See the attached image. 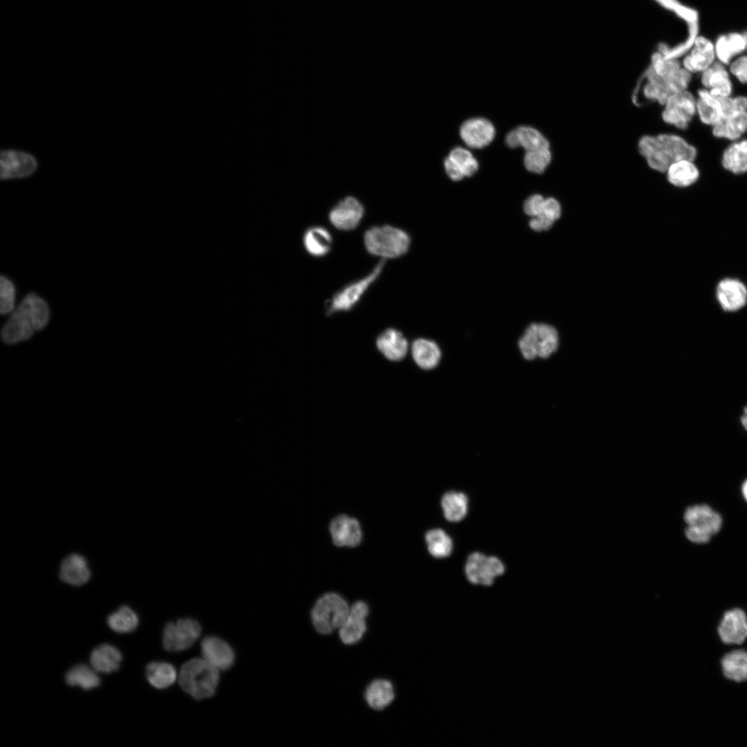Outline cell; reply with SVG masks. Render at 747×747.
Returning <instances> with one entry per match:
<instances>
[{"label":"cell","mask_w":747,"mask_h":747,"mask_svg":"<svg viewBox=\"0 0 747 747\" xmlns=\"http://www.w3.org/2000/svg\"><path fill=\"white\" fill-rule=\"evenodd\" d=\"M50 317L46 302L35 293L27 295L13 310L1 329V338L8 344L25 341L46 326Z\"/></svg>","instance_id":"1"},{"label":"cell","mask_w":747,"mask_h":747,"mask_svg":"<svg viewBox=\"0 0 747 747\" xmlns=\"http://www.w3.org/2000/svg\"><path fill=\"white\" fill-rule=\"evenodd\" d=\"M638 149L649 166L665 172L674 163L681 160H693L696 149L680 136L660 134L656 136H643L638 142Z\"/></svg>","instance_id":"2"},{"label":"cell","mask_w":747,"mask_h":747,"mask_svg":"<svg viewBox=\"0 0 747 747\" xmlns=\"http://www.w3.org/2000/svg\"><path fill=\"white\" fill-rule=\"evenodd\" d=\"M690 79V72L681 67L662 76L649 69L635 89L632 100L636 105L653 101L665 104L672 95L685 91Z\"/></svg>","instance_id":"3"},{"label":"cell","mask_w":747,"mask_h":747,"mask_svg":"<svg viewBox=\"0 0 747 747\" xmlns=\"http://www.w3.org/2000/svg\"><path fill=\"white\" fill-rule=\"evenodd\" d=\"M178 678L186 693L201 700L214 694L219 682V672L203 658H194L181 666Z\"/></svg>","instance_id":"4"},{"label":"cell","mask_w":747,"mask_h":747,"mask_svg":"<svg viewBox=\"0 0 747 747\" xmlns=\"http://www.w3.org/2000/svg\"><path fill=\"white\" fill-rule=\"evenodd\" d=\"M367 252L383 259L405 255L410 245L409 234L398 228L382 225L367 229L363 237Z\"/></svg>","instance_id":"5"},{"label":"cell","mask_w":747,"mask_h":747,"mask_svg":"<svg viewBox=\"0 0 747 747\" xmlns=\"http://www.w3.org/2000/svg\"><path fill=\"white\" fill-rule=\"evenodd\" d=\"M559 334L551 325L533 323L524 331L518 340V348L526 360L546 359L559 349Z\"/></svg>","instance_id":"6"},{"label":"cell","mask_w":747,"mask_h":747,"mask_svg":"<svg viewBox=\"0 0 747 747\" xmlns=\"http://www.w3.org/2000/svg\"><path fill=\"white\" fill-rule=\"evenodd\" d=\"M349 609L347 602L340 594L324 593L316 600L311 611L313 625L318 633L330 634L342 627Z\"/></svg>","instance_id":"7"},{"label":"cell","mask_w":747,"mask_h":747,"mask_svg":"<svg viewBox=\"0 0 747 747\" xmlns=\"http://www.w3.org/2000/svg\"><path fill=\"white\" fill-rule=\"evenodd\" d=\"M384 265V261H380L369 274L347 284L335 293L327 302L326 314L329 315L352 309L358 303L369 288L379 277L383 270Z\"/></svg>","instance_id":"8"},{"label":"cell","mask_w":747,"mask_h":747,"mask_svg":"<svg viewBox=\"0 0 747 747\" xmlns=\"http://www.w3.org/2000/svg\"><path fill=\"white\" fill-rule=\"evenodd\" d=\"M201 633L200 624L192 618H181L168 622L163 630V647L169 652L185 650L193 645Z\"/></svg>","instance_id":"9"},{"label":"cell","mask_w":747,"mask_h":747,"mask_svg":"<svg viewBox=\"0 0 747 747\" xmlns=\"http://www.w3.org/2000/svg\"><path fill=\"white\" fill-rule=\"evenodd\" d=\"M505 571L504 563L495 556L483 553H470L465 562V573L468 580L474 584L490 586L495 579Z\"/></svg>","instance_id":"10"},{"label":"cell","mask_w":747,"mask_h":747,"mask_svg":"<svg viewBox=\"0 0 747 747\" xmlns=\"http://www.w3.org/2000/svg\"><path fill=\"white\" fill-rule=\"evenodd\" d=\"M38 163L32 154L17 149H2L0 159L1 180L27 178L37 169Z\"/></svg>","instance_id":"11"},{"label":"cell","mask_w":747,"mask_h":747,"mask_svg":"<svg viewBox=\"0 0 747 747\" xmlns=\"http://www.w3.org/2000/svg\"><path fill=\"white\" fill-rule=\"evenodd\" d=\"M695 100L688 91L672 95L665 103L662 113L665 122L679 129H685L697 110Z\"/></svg>","instance_id":"12"},{"label":"cell","mask_w":747,"mask_h":747,"mask_svg":"<svg viewBox=\"0 0 747 747\" xmlns=\"http://www.w3.org/2000/svg\"><path fill=\"white\" fill-rule=\"evenodd\" d=\"M362 204L353 196L340 201L330 211L329 219L337 229L348 231L355 229L364 216Z\"/></svg>","instance_id":"13"},{"label":"cell","mask_w":747,"mask_h":747,"mask_svg":"<svg viewBox=\"0 0 747 747\" xmlns=\"http://www.w3.org/2000/svg\"><path fill=\"white\" fill-rule=\"evenodd\" d=\"M721 640L726 645H741L747 638V615L739 608L726 611L717 627Z\"/></svg>","instance_id":"14"},{"label":"cell","mask_w":747,"mask_h":747,"mask_svg":"<svg viewBox=\"0 0 747 747\" xmlns=\"http://www.w3.org/2000/svg\"><path fill=\"white\" fill-rule=\"evenodd\" d=\"M329 532L333 544L339 547H355L362 538L359 522L354 517L343 514L331 520Z\"/></svg>","instance_id":"15"},{"label":"cell","mask_w":747,"mask_h":747,"mask_svg":"<svg viewBox=\"0 0 747 747\" xmlns=\"http://www.w3.org/2000/svg\"><path fill=\"white\" fill-rule=\"evenodd\" d=\"M369 612V606L363 601L358 600L352 605L339 631L340 640L344 644L353 645L362 638L367 630L365 619Z\"/></svg>","instance_id":"16"},{"label":"cell","mask_w":747,"mask_h":747,"mask_svg":"<svg viewBox=\"0 0 747 747\" xmlns=\"http://www.w3.org/2000/svg\"><path fill=\"white\" fill-rule=\"evenodd\" d=\"M201 650L203 658L218 670L230 668L235 659L231 646L218 636L205 637L201 643Z\"/></svg>","instance_id":"17"},{"label":"cell","mask_w":747,"mask_h":747,"mask_svg":"<svg viewBox=\"0 0 747 747\" xmlns=\"http://www.w3.org/2000/svg\"><path fill=\"white\" fill-rule=\"evenodd\" d=\"M699 99L696 102L697 111L701 120L707 124L715 125L729 109L730 97H717L708 90L699 91Z\"/></svg>","instance_id":"18"},{"label":"cell","mask_w":747,"mask_h":747,"mask_svg":"<svg viewBox=\"0 0 747 747\" xmlns=\"http://www.w3.org/2000/svg\"><path fill=\"white\" fill-rule=\"evenodd\" d=\"M716 295L725 311H737L747 303V288L737 279L726 278L720 281L717 286Z\"/></svg>","instance_id":"19"},{"label":"cell","mask_w":747,"mask_h":747,"mask_svg":"<svg viewBox=\"0 0 747 747\" xmlns=\"http://www.w3.org/2000/svg\"><path fill=\"white\" fill-rule=\"evenodd\" d=\"M492 124L486 119L477 118L466 120L460 128V136L472 148H482L490 144L495 136Z\"/></svg>","instance_id":"20"},{"label":"cell","mask_w":747,"mask_h":747,"mask_svg":"<svg viewBox=\"0 0 747 747\" xmlns=\"http://www.w3.org/2000/svg\"><path fill=\"white\" fill-rule=\"evenodd\" d=\"M376 347L387 360L394 362L404 359L409 349L406 338L394 328L385 329L378 336Z\"/></svg>","instance_id":"21"},{"label":"cell","mask_w":747,"mask_h":747,"mask_svg":"<svg viewBox=\"0 0 747 747\" xmlns=\"http://www.w3.org/2000/svg\"><path fill=\"white\" fill-rule=\"evenodd\" d=\"M687 525L697 526L712 535L718 533L722 526L721 515L706 504H697L688 508L684 513Z\"/></svg>","instance_id":"22"},{"label":"cell","mask_w":747,"mask_h":747,"mask_svg":"<svg viewBox=\"0 0 747 747\" xmlns=\"http://www.w3.org/2000/svg\"><path fill=\"white\" fill-rule=\"evenodd\" d=\"M715 55L713 44L703 37H697L691 53L683 60L684 68L690 73L703 72L714 63Z\"/></svg>","instance_id":"23"},{"label":"cell","mask_w":747,"mask_h":747,"mask_svg":"<svg viewBox=\"0 0 747 747\" xmlns=\"http://www.w3.org/2000/svg\"><path fill=\"white\" fill-rule=\"evenodd\" d=\"M411 354L415 364L423 370L436 368L442 356L439 345L426 338H417L412 342Z\"/></svg>","instance_id":"24"},{"label":"cell","mask_w":747,"mask_h":747,"mask_svg":"<svg viewBox=\"0 0 747 747\" xmlns=\"http://www.w3.org/2000/svg\"><path fill=\"white\" fill-rule=\"evenodd\" d=\"M91 573L86 559L78 554H71L62 562L59 577L71 585L80 586L90 578Z\"/></svg>","instance_id":"25"},{"label":"cell","mask_w":747,"mask_h":747,"mask_svg":"<svg viewBox=\"0 0 747 747\" xmlns=\"http://www.w3.org/2000/svg\"><path fill=\"white\" fill-rule=\"evenodd\" d=\"M723 64L713 63L703 72L701 78L703 85L717 97H729L732 92L731 82Z\"/></svg>","instance_id":"26"},{"label":"cell","mask_w":747,"mask_h":747,"mask_svg":"<svg viewBox=\"0 0 747 747\" xmlns=\"http://www.w3.org/2000/svg\"><path fill=\"white\" fill-rule=\"evenodd\" d=\"M303 244L309 255L315 257H322L330 252L333 244V237L326 228L314 225L304 232Z\"/></svg>","instance_id":"27"},{"label":"cell","mask_w":747,"mask_h":747,"mask_svg":"<svg viewBox=\"0 0 747 747\" xmlns=\"http://www.w3.org/2000/svg\"><path fill=\"white\" fill-rule=\"evenodd\" d=\"M122 655L119 650L109 644H102L95 647L90 656L91 666L101 673H111L118 670Z\"/></svg>","instance_id":"28"},{"label":"cell","mask_w":747,"mask_h":747,"mask_svg":"<svg viewBox=\"0 0 747 747\" xmlns=\"http://www.w3.org/2000/svg\"><path fill=\"white\" fill-rule=\"evenodd\" d=\"M392 683L387 679L373 681L366 688L365 698L374 710H381L387 707L394 699Z\"/></svg>","instance_id":"29"},{"label":"cell","mask_w":747,"mask_h":747,"mask_svg":"<svg viewBox=\"0 0 747 747\" xmlns=\"http://www.w3.org/2000/svg\"><path fill=\"white\" fill-rule=\"evenodd\" d=\"M721 666L726 679L738 683L747 681V651L735 649L726 654Z\"/></svg>","instance_id":"30"},{"label":"cell","mask_w":747,"mask_h":747,"mask_svg":"<svg viewBox=\"0 0 747 747\" xmlns=\"http://www.w3.org/2000/svg\"><path fill=\"white\" fill-rule=\"evenodd\" d=\"M747 130V111L736 112L723 117L714 125L713 134L719 138L735 140Z\"/></svg>","instance_id":"31"},{"label":"cell","mask_w":747,"mask_h":747,"mask_svg":"<svg viewBox=\"0 0 747 747\" xmlns=\"http://www.w3.org/2000/svg\"><path fill=\"white\" fill-rule=\"evenodd\" d=\"M441 505L446 520L459 522L467 514L468 498L463 492L450 490L442 496Z\"/></svg>","instance_id":"32"},{"label":"cell","mask_w":747,"mask_h":747,"mask_svg":"<svg viewBox=\"0 0 747 747\" xmlns=\"http://www.w3.org/2000/svg\"><path fill=\"white\" fill-rule=\"evenodd\" d=\"M146 676L153 687L165 689L176 681L178 675L173 665L167 662H152L146 667Z\"/></svg>","instance_id":"33"},{"label":"cell","mask_w":747,"mask_h":747,"mask_svg":"<svg viewBox=\"0 0 747 747\" xmlns=\"http://www.w3.org/2000/svg\"><path fill=\"white\" fill-rule=\"evenodd\" d=\"M667 179L675 186L687 187L699 177V171L692 160H681L672 163L667 169Z\"/></svg>","instance_id":"34"},{"label":"cell","mask_w":747,"mask_h":747,"mask_svg":"<svg viewBox=\"0 0 747 747\" xmlns=\"http://www.w3.org/2000/svg\"><path fill=\"white\" fill-rule=\"evenodd\" d=\"M746 48L743 35L731 33L721 36L714 47L715 54L720 62L728 64L736 55Z\"/></svg>","instance_id":"35"},{"label":"cell","mask_w":747,"mask_h":747,"mask_svg":"<svg viewBox=\"0 0 747 747\" xmlns=\"http://www.w3.org/2000/svg\"><path fill=\"white\" fill-rule=\"evenodd\" d=\"M722 165L735 174L747 172V140L735 142L724 151Z\"/></svg>","instance_id":"36"},{"label":"cell","mask_w":747,"mask_h":747,"mask_svg":"<svg viewBox=\"0 0 747 747\" xmlns=\"http://www.w3.org/2000/svg\"><path fill=\"white\" fill-rule=\"evenodd\" d=\"M425 540L429 553L436 558L449 556L452 551V538L441 528H433L427 531Z\"/></svg>","instance_id":"37"},{"label":"cell","mask_w":747,"mask_h":747,"mask_svg":"<svg viewBox=\"0 0 747 747\" xmlns=\"http://www.w3.org/2000/svg\"><path fill=\"white\" fill-rule=\"evenodd\" d=\"M98 672L92 666L80 664L73 667L66 674V681L71 686H79L84 690H91L100 685Z\"/></svg>","instance_id":"38"},{"label":"cell","mask_w":747,"mask_h":747,"mask_svg":"<svg viewBox=\"0 0 747 747\" xmlns=\"http://www.w3.org/2000/svg\"><path fill=\"white\" fill-rule=\"evenodd\" d=\"M561 208L559 202L553 198L545 199L542 212L529 221L531 228L537 232L547 230L559 219Z\"/></svg>","instance_id":"39"},{"label":"cell","mask_w":747,"mask_h":747,"mask_svg":"<svg viewBox=\"0 0 747 747\" xmlns=\"http://www.w3.org/2000/svg\"><path fill=\"white\" fill-rule=\"evenodd\" d=\"M136 614L129 607L122 606L107 618L109 627L116 632L124 634L133 631L138 625Z\"/></svg>","instance_id":"40"},{"label":"cell","mask_w":747,"mask_h":747,"mask_svg":"<svg viewBox=\"0 0 747 747\" xmlns=\"http://www.w3.org/2000/svg\"><path fill=\"white\" fill-rule=\"evenodd\" d=\"M519 145L526 151L549 148L548 141L533 127L522 126L516 129Z\"/></svg>","instance_id":"41"},{"label":"cell","mask_w":747,"mask_h":747,"mask_svg":"<svg viewBox=\"0 0 747 747\" xmlns=\"http://www.w3.org/2000/svg\"><path fill=\"white\" fill-rule=\"evenodd\" d=\"M551 160L549 148L527 151L524 156L526 168L534 173H542Z\"/></svg>","instance_id":"42"},{"label":"cell","mask_w":747,"mask_h":747,"mask_svg":"<svg viewBox=\"0 0 747 747\" xmlns=\"http://www.w3.org/2000/svg\"><path fill=\"white\" fill-rule=\"evenodd\" d=\"M449 157L461 169L465 176H471L478 169L477 161L470 151L465 149L456 147L452 150Z\"/></svg>","instance_id":"43"},{"label":"cell","mask_w":747,"mask_h":747,"mask_svg":"<svg viewBox=\"0 0 747 747\" xmlns=\"http://www.w3.org/2000/svg\"><path fill=\"white\" fill-rule=\"evenodd\" d=\"M15 287L13 283L4 276L0 279V311L8 314L15 309Z\"/></svg>","instance_id":"44"},{"label":"cell","mask_w":747,"mask_h":747,"mask_svg":"<svg viewBox=\"0 0 747 747\" xmlns=\"http://www.w3.org/2000/svg\"><path fill=\"white\" fill-rule=\"evenodd\" d=\"M545 199L540 194H534L526 199L524 205L525 213L532 217L539 215L544 208Z\"/></svg>","instance_id":"45"},{"label":"cell","mask_w":747,"mask_h":747,"mask_svg":"<svg viewBox=\"0 0 747 747\" xmlns=\"http://www.w3.org/2000/svg\"><path fill=\"white\" fill-rule=\"evenodd\" d=\"M686 537L692 542L704 544L710 541L711 534L695 526L688 525L685 531Z\"/></svg>","instance_id":"46"},{"label":"cell","mask_w":747,"mask_h":747,"mask_svg":"<svg viewBox=\"0 0 747 747\" xmlns=\"http://www.w3.org/2000/svg\"><path fill=\"white\" fill-rule=\"evenodd\" d=\"M730 71L740 82L747 83V56L740 57L734 61L731 64Z\"/></svg>","instance_id":"47"},{"label":"cell","mask_w":747,"mask_h":747,"mask_svg":"<svg viewBox=\"0 0 747 747\" xmlns=\"http://www.w3.org/2000/svg\"><path fill=\"white\" fill-rule=\"evenodd\" d=\"M445 171L453 181H459L465 176L458 165L448 156L444 162Z\"/></svg>","instance_id":"48"},{"label":"cell","mask_w":747,"mask_h":747,"mask_svg":"<svg viewBox=\"0 0 747 747\" xmlns=\"http://www.w3.org/2000/svg\"><path fill=\"white\" fill-rule=\"evenodd\" d=\"M506 143L510 148L519 146L518 136L516 129L510 131L506 137Z\"/></svg>","instance_id":"49"},{"label":"cell","mask_w":747,"mask_h":747,"mask_svg":"<svg viewBox=\"0 0 747 747\" xmlns=\"http://www.w3.org/2000/svg\"><path fill=\"white\" fill-rule=\"evenodd\" d=\"M739 422L742 430L747 434V405L744 406L739 417Z\"/></svg>","instance_id":"50"},{"label":"cell","mask_w":747,"mask_h":747,"mask_svg":"<svg viewBox=\"0 0 747 747\" xmlns=\"http://www.w3.org/2000/svg\"><path fill=\"white\" fill-rule=\"evenodd\" d=\"M742 495L747 501V479H746L741 486Z\"/></svg>","instance_id":"51"},{"label":"cell","mask_w":747,"mask_h":747,"mask_svg":"<svg viewBox=\"0 0 747 747\" xmlns=\"http://www.w3.org/2000/svg\"><path fill=\"white\" fill-rule=\"evenodd\" d=\"M743 37H744V43H745V46H746V48H747V32H746V33H744V34L743 35Z\"/></svg>","instance_id":"52"}]
</instances>
